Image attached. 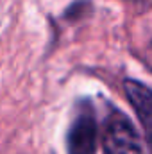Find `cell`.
<instances>
[{"mask_svg":"<svg viewBox=\"0 0 152 154\" xmlns=\"http://www.w3.org/2000/svg\"><path fill=\"white\" fill-rule=\"evenodd\" d=\"M104 154H143L141 138L122 111H111L102 127Z\"/></svg>","mask_w":152,"mask_h":154,"instance_id":"obj_1","label":"cell"},{"mask_svg":"<svg viewBox=\"0 0 152 154\" xmlns=\"http://www.w3.org/2000/svg\"><path fill=\"white\" fill-rule=\"evenodd\" d=\"M99 127L95 109L90 100H81L75 106L68 134H66V152L68 154H97Z\"/></svg>","mask_w":152,"mask_h":154,"instance_id":"obj_2","label":"cell"},{"mask_svg":"<svg viewBox=\"0 0 152 154\" xmlns=\"http://www.w3.org/2000/svg\"><path fill=\"white\" fill-rule=\"evenodd\" d=\"M123 91H125L131 106L134 108V111L138 115V120H140L143 133H145L149 154H152V88L140 82V81L125 79L123 81Z\"/></svg>","mask_w":152,"mask_h":154,"instance_id":"obj_3","label":"cell"},{"mask_svg":"<svg viewBox=\"0 0 152 154\" xmlns=\"http://www.w3.org/2000/svg\"><path fill=\"white\" fill-rule=\"evenodd\" d=\"M131 2H136V4H145L147 0H131Z\"/></svg>","mask_w":152,"mask_h":154,"instance_id":"obj_4","label":"cell"}]
</instances>
